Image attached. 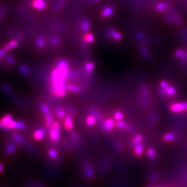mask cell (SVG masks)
I'll return each mask as SVG.
<instances>
[{"label": "cell", "mask_w": 187, "mask_h": 187, "mask_svg": "<svg viewBox=\"0 0 187 187\" xmlns=\"http://www.w3.org/2000/svg\"><path fill=\"white\" fill-rule=\"evenodd\" d=\"M175 137H176L175 134H174V133H169L164 136V139L165 141H171L174 140V139H175Z\"/></svg>", "instance_id": "obj_20"}, {"label": "cell", "mask_w": 187, "mask_h": 187, "mask_svg": "<svg viewBox=\"0 0 187 187\" xmlns=\"http://www.w3.org/2000/svg\"><path fill=\"white\" fill-rule=\"evenodd\" d=\"M187 108V103L184 102V103H176L171 105L170 107V110L171 112L174 113H178L182 112L186 110Z\"/></svg>", "instance_id": "obj_5"}, {"label": "cell", "mask_w": 187, "mask_h": 187, "mask_svg": "<svg viewBox=\"0 0 187 187\" xmlns=\"http://www.w3.org/2000/svg\"><path fill=\"white\" fill-rule=\"evenodd\" d=\"M16 150V146L14 144H9L7 146L6 151L9 154H12L15 152Z\"/></svg>", "instance_id": "obj_25"}, {"label": "cell", "mask_w": 187, "mask_h": 187, "mask_svg": "<svg viewBox=\"0 0 187 187\" xmlns=\"http://www.w3.org/2000/svg\"><path fill=\"white\" fill-rule=\"evenodd\" d=\"M36 44L40 48H42L44 46L45 44V41L44 40V38H42V37H40L37 39L36 40Z\"/></svg>", "instance_id": "obj_27"}, {"label": "cell", "mask_w": 187, "mask_h": 187, "mask_svg": "<svg viewBox=\"0 0 187 187\" xmlns=\"http://www.w3.org/2000/svg\"><path fill=\"white\" fill-rule=\"evenodd\" d=\"M166 93L169 95H173L176 93V90L174 87L171 86H168V87L165 89Z\"/></svg>", "instance_id": "obj_26"}, {"label": "cell", "mask_w": 187, "mask_h": 187, "mask_svg": "<svg viewBox=\"0 0 187 187\" xmlns=\"http://www.w3.org/2000/svg\"><path fill=\"white\" fill-rule=\"evenodd\" d=\"M51 44L54 45V46H57V44H59V41L57 38H53L51 40Z\"/></svg>", "instance_id": "obj_33"}, {"label": "cell", "mask_w": 187, "mask_h": 187, "mask_svg": "<svg viewBox=\"0 0 187 187\" xmlns=\"http://www.w3.org/2000/svg\"><path fill=\"white\" fill-rule=\"evenodd\" d=\"M94 65L93 63H88L85 65V70L88 71V72H90V71H91L92 70L94 69Z\"/></svg>", "instance_id": "obj_32"}, {"label": "cell", "mask_w": 187, "mask_h": 187, "mask_svg": "<svg viewBox=\"0 0 187 187\" xmlns=\"http://www.w3.org/2000/svg\"><path fill=\"white\" fill-rule=\"evenodd\" d=\"M114 12V10L112 7H106L104 9V11L102 12V15L104 18H108L113 15Z\"/></svg>", "instance_id": "obj_11"}, {"label": "cell", "mask_w": 187, "mask_h": 187, "mask_svg": "<svg viewBox=\"0 0 187 187\" xmlns=\"http://www.w3.org/2000/svg\"><path fill=\"white\" fill-rule=\"evenodd\" d=\"M147 155L148 156V157L150 158H151V159H155L156 157V153L155 151L152 148H150L147 151Z\"/></svg>", "instance_id": "obj_29"}, {"label": "cell", "mask_w": 187, "mask_h": 187, "mask_svg": "<svg viewBox=\"0 0 187 187\" xmlns=\"http://www.w3.org/2000/svg\"><path fill=\"white\" fill-rule=\"evenodd\" d=\"M41 110L44 114L45 120H46V124L47 127H50L53 124V118L52 114L49 106L46 104H42L41 105Z\"/></svg>", "instance_id": "obj_2"}, {"label": "cell", "mask_w": 187, "mask_h": 187, "mask_svg": "<svg viewBox=\"0 0 187 187\" xmlns=\"http://www.w3.org/2000/svg\"><path fill=\"white\" fill-rule=\"evenodd\" d=\"M13 119V117L11 114H6L0 119V128L2 130H6V126L10 121Z\"/></svg>", "instance_id": "obj_6"}, {"label": "cell", "mask_w": 187, "mask_h": 187, "mask_svg": "<svg viewBox=\"0 0 187 187\" xmlns=\"http://www.w3.org/2000/svg\"><path fill=\"white\" fill-rule=\"evenodd\" d=\"M186 110H187V108H186Z\"/></svg>", "instance_id": "obj_40"}, {"label": "cell", "mask_w": 187, "mask_h": 187, "mask_svg": "<svg viewBox=\"0 0 187 187\" xmlns=\"http://www.w3.org/2000/svg\"><path fill=\"white\" fill-rule=\"evenodd\" d=\"M175 55L177 57H181V58H184V57H186L187 56L186 53L182 50H176L175 52Z\"/></svg>", "instance_id": "obj_24"}, {"label": "cell", "mask_w": 187, "mask_h": 187, "mask_svg": "<svg viewBox=\"0 0 187 187\" xmlns=\"http://www.w3.org/2000/svg\"><path fill=\"white\" fill-rule=\"evenodd\" d=\"M67 64L65 61H61L58 63L57 68L53 71L51 80L52 87H56L64 84L65 78L67 76Z\"/></svg>", "instance_id": "obj_1"}, {"label": "cell", "mask_w": 187, "mask_h": 187, "mask_svg": "<svg viewBox=\"0 0 187 187\" xmlns=\"http://www.w3.org/2000/svg\"><path fill=\"white\" fill-rule=\"evenodd\" d=\"M64 125L65 128H66V130H71L73 129V121L70 115H68V116L65 117V121H64Z\"/></svg>", "instance_id": "obj_8"}, {"label": "cell", "mask_w": 187, "mask_h": 187, "mask_svg": "<svg viewBox=\"0 0 187 187\" xmlns=\"http://www.w3.org/2000/svg\"><path fill=\"white\" fill-rule=\"evenodd\" d=\"M32 5L35 9L41 10L46 7V4L44 0H33L32 2Z\"/></svg>", "instance_id": "obj_7"}, {"label": "cell", "mask_w": 187, "mask_h": 187, "mask_svg": "<svg viewBox=\"0 0 187 187\" xmlns=\"http://www.w3.org/2000/svg\"><path fill=\"white\" fill-rule=\"evenodd\" d=\"M108 34L110 36L112 37L114 39H116V40H120V39H121V37H122L119 33L113 30H109L108 32Z\"/></svg>", "instance_id": "obj_14"}, {"label": "cell", "mask_w": 187, "mask_h": 187, "mask_svg": "<svg viewBox=\"0 0 187 187\" xmlns=\"http://www.w3.org/2000/svg\"><path fill=\"white\" fill-rule=\"evenodd\" d=\"M90 23L87 20H84L81 23V28L84 31H87L90 29Z\"/></svg>", "instance_id": "obj_21"}, {"label": "cell", "mask_w": 187, "mask_h": 187, "mask_svg": "<svg viewBox=\"0 0 187 187\" xmlns=\"http://www.w3.org/2000/svg\"><path fill=\"white\" fill-rule=\"evenodd\" d=\"M114 125V121L112 119H108L104 124V128L107 132L111 131Z\"/></svg>", "instance_id": "obj_9"}, {"label": "cell", "mask_w": 187, "mask_h": 187, "mask_svg": "<svg viewBox=\"0 0 187 187\" xmlns=\"http://www.w3.org/2000/svg\"><path fill=\"white\" fill-rule=\"evenodd\" d=\"M67 90L75 93H79L81 92V89L79 87L74 85H69L67 86Z\"/></svg>", "instance_id": "obj_12"}, {"label": "cell", "mask_w": 187, "mask_h": 187, "mask_svg": "<svg viewBox=\"0 0 187 187\" xmlns=\"http://www.w3.org/2000/svg\"><path fill=\"white\" fill-rule=\"evenodd\" d=\"M167 7H168V5L166 4V3H160V4H158L156 6V9H157V11H162L166 9V8H167Z\"/></svg>", "instance_id": "obj_28"}, {"label": "cell", "mask_w": 187, "mask_h": 187, "mask_svg": "<svg viewBox=\"0 0 187 187\" xmlns=\"http://www.w3.org/2000/svg\"><path fill=\"white\" fill-rule=\"evenodd\" d=\"M12 137L15 139V141H16L18 142H19L20 143H25V141L24 139L22 138L21 136L19 135L17 133H13L12 134Z\"/></svg>", "instance_id": "obj_18"}, {"label": "cell", "mask_w": 187, "mask_h": 187, "mask_svg": "<svg viewBox=\"0 0 187 187\" xmlns=\"http://www.w3.org/2000/svg\"><path fill=\"white\" fill-rule=\"evenodd\" d=\"M44 130L40 128L37 130L35 132L33 135L34 139L36 141H40L44 137Z\"/></svg>", "instance_id": "obj_10"}, {"label": "cell", "mask_w": 187, "mask_h": 187, "mask_svg": "<svg viewBox=\"0 0 187 187\" xmlns=\"http://www.w3.org/2000/svg\"><path fill=\"white\" fill-rule=\"evenodd\" d=\"M18 45V42L16 41H12L10 42L9 43H8V44L6 45V46L4 47V48L6 51L10 50H11V49L15 48L16 47H17Z\"/></svg>", "instance_id": "obj_15"}, {"label": "cell", "mask_w": 187, "mask_h": 187, "mask_svg": "<svg viewBox=\"0 0 187 187\" xmlns=\"http://www.w3.org/2000/svg\"><path fill=\"white\" fill-rule=\"evenodd\" d=\"M49 156L52 159H56L57 157V153L56 150L51 148L49 150Z\"/></svg>", "instance_id": "obj_23"}, {"label": "cell", "mask_w": 187, "mask_h": 187, "mask_svg": "<svg viewBox=\"0 0 187 187\" xmlns=\"http://www.w3.org/2000/svg\"><path fill=\"white\" fill-rule=\"evenodd\" d=\"M60 136V125L59 123L55 122L51 126L50 130V137L53 142H57Z\"/></svg>", "instance_id": "obj_3"}, {"label": "cell", "mask_w": 187, "mask_h": 187, "mask_svg": "<svg viewBox=\"0 0 187 187\" xmlns=\"http://www.w3.org/2000/svg\"><path fill=\"white\" fill-rule=\"evenodd\" d=\"M142 139V136L140 135H137L136 136H135V137H134V139H133V144L134 145H136L137 143H140V142L141 141Z\"/></svg>", "instance_id": "obj_30"}, {"label": "cell", "mask_w": 187, "mask_h": 187, "mask_svg": "<svg viewBox=\"0 0 187 187\" xmlns=\"http://www.w3.org/2000/svg\"><path fill=\"white\" fill-rule=\"evenodd\" d=\"M161 86L162 89H166L168 87V84L166 81H163L161 83Z\"/></svg>", "instance_id": "obj_34"}, {"label": "cell", "mask_w": 187, "mask_h": 187, "mask_svg": "<svg viewBox=\"0 0 187 187\" xmlns=\"http://www.w3.org/2000/svg\"><path fill=\"white\" fill-rule=\"evenodd\" d=\"M143 150V147L142 143H139L136 145L135 152L137 155H141L142 154Z\"/></svg>", "instance_id": "obj_16"}, {"label": "cell", "mask_w": 187, "mask_h": 187, "mask_svg": "<svg viewBox=\"0 0 187 187\" xmlns=\"http://www.w3.org/2000/svg\"><path fill=\"white\" fill-rule=\"evenodd\" d=\"M93 1L94 2H98V1H99V0H93Z\"/></svg>", "instance_id": "obj_39"}, {"label": "cell", "mask_w": 187, "mask_h": 187, "mask_svg": "<svg viewBox=\"0 0 187 187\" xmlns=\"http://www.w3.org/2000/svg\"><path fill=\"white\" fill-rule=\"evenodd\" d=\"M86 122H87V124L88 126H93L96 123V119L94 116H90L87 118Z\"/></svg>", "instance_id": "obj_22"}, {"label": "cell", "mask_w": 187, "mask_h": 187, "mask_svg": "<svg viewBox=\"0 0 187 187\" xmlns=\"http://www.w3.org/2000/svg\"><path fill=\"white\" fill-rule=\"evenodd\" d=\"M55 112H56V115L57 118L62 119L63 118H64L65 116V111L64 110L63 108L60 107H58L56 108V110H55Z\"/></svg>", "instance_id": "obj_13"}, {"label": "cell", "mask_w": 187, "mask_h": 187, "mask_svg": "<svg viewBox=\"0 0 187 187\" xmlns=\"http://www.w3.org/2000/svg\"><path fill=\"white\" fill-rule=\"evenodd\" d=\"M94 40V36L92 33H88L85 35L84 37V41L86 42H93Z\"/></svg>", "instance_id": "obj_19"}, {"label": "cell", "mask_w": 187, "mask_h": 187, "mask_svg": "<svg viewBox=\"0 0 187 187\" xmlns=\"http://www.w3.org/2000/svg\"><path fill=\"white\" fill-rule=\"evenodd\" d=\"M6 52H7V51H6V50L4 48L1 49V50H0V57H1L2 56H3V55L5 54Z\"/></svg>", "instance_id": "obj_36"}, {"label": "cell", "mask_w": 187, "mask_h": 187, "mask_svg": "<svg viewBox=\"0 0 187 187\" xmlns=\"http://www.w3.org/2000/svg\"><path fill=\"white\" fill-rule=\"evenodd\" d=\"M26 128V124L20 121H16L12 119L10 121L6 126V130H13V129H21L23 130Z\"/></svg>", "instance_id": "obj_4"}, {"label": "cell", "mask_w": 187, "mask_h": 187, "mask_svg": "<svg viewBox=\"0 0 187 187\" xmlns=\"http://www.w3.org/2000/svg\"><path fill=\"white\" fill-rule=\"evenodd\" d=\"M3 168H3V165L0 164V172H1L2 171H3Z\"/></svg>", "instance_id": "obj_38"}, {"label": "cell", "mask_w": 187, "mask_h": 187, "mask_svg": "<svg viewBox=\"0 0 187 187\" xmlns=\"http://www.w3.org/2000/svg\"><path fill=\"white\" fill-rule=\"evenodd\" d=\"M71 136H72V137H73V138H75V139H77L78 138V136H77L76 134L75 133H71Z\"/></svg>", "instance_id": "obj_37"}, {"label": "cell", "mask_w": 187, "mask_h": 187, "mask_svg": "<svg viewBox=\"0 0 187 187\" xmlns=\"http://www.w3.org/2000/svg\"><path fill=\"white\" fill-rule=\"evenodd\" d=\"M7 61L9 64H13L15 63V59L12 56H7Z\"/></svg>", "instance_id": "obj_35"}, {"label": "cell", "mask_w": 187, "mask_h": 187, "mask_svg": "<svg viewBox=\"0 0 187 187\" xmlns=\"http://www.w3.org/2000/svg\"><path fill=\"white\" fill-rule=\"evenodd\" d=\"M116 125L117 127L121 129H124V130H127V129H129L128 125L121 121H118V122L116 123Z\"/></svg>", "instance_id": "obj_17"}, {"label": "cell", "mask_w": 187, "mask_h": 187, "mask_svg": "<svg viewBox=\"0 0 187 187\" xmlns=\"http://www.w3.org/2000/svg\"><path fill=\"white\" fill-rule=\"evenodd\" d=\"M114 118L118 121H119L122 120L124 119V114H123L122 113L118 112L114 113Z\"/></svg>", "instance_id": "obj_31"}]
</instances>
